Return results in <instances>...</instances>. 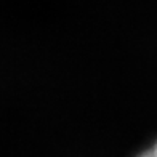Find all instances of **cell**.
<instances>
[{"instance_id":"obj_1","label":"cell","mask_w":157,"mask_h":157,"mask_svg":"<svg viewBox=\"0 0 157 157\" xmlns=\"http://www.w3.org/2000/svg\"><path fill=\"white\" fill-rule=\"evenodd\" d=\"M140 157H157V143H155L152 147H149L147 151H144Z\"/></svg>"}]
</instances>
